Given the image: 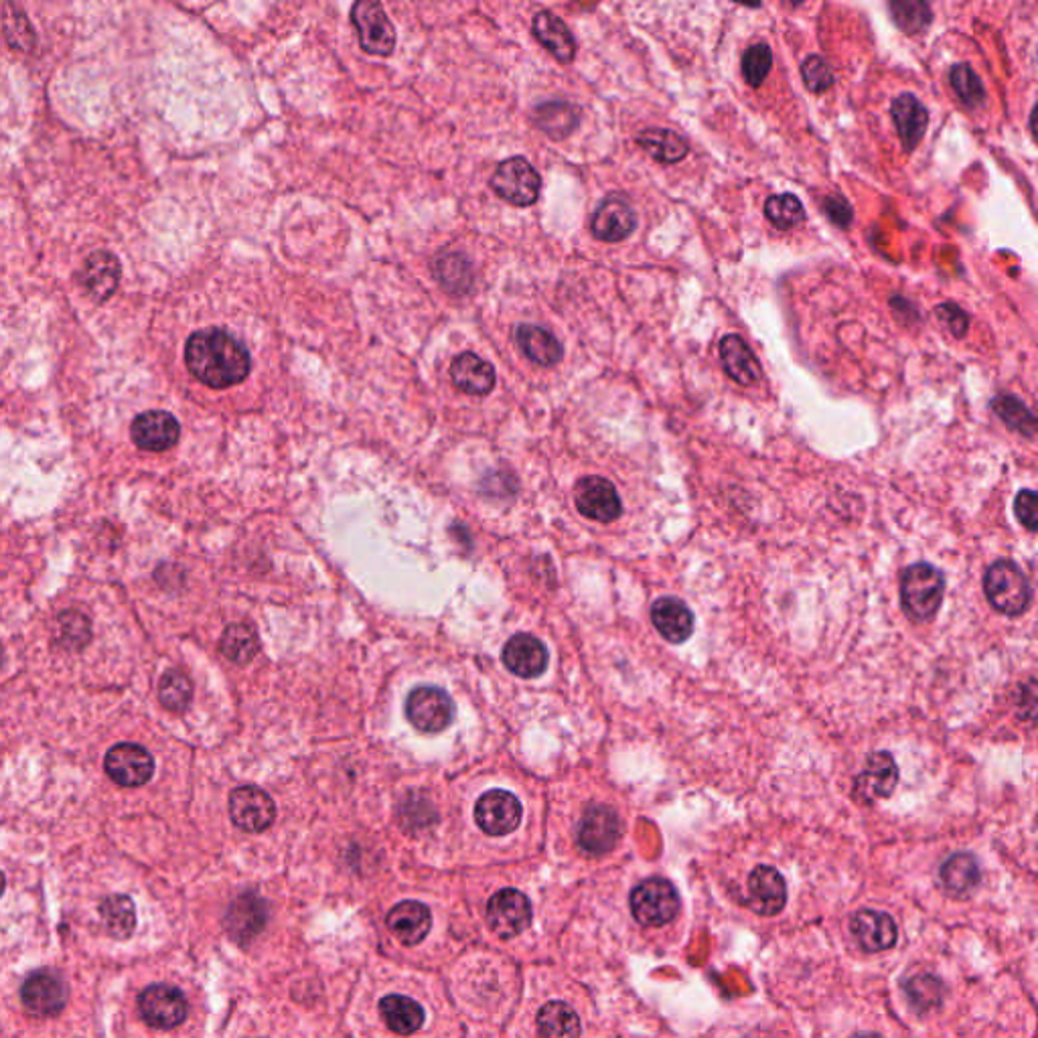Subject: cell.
Here are the masks:
<instances>
[{"instance_id": "1", "label": "cell", "mask_w": 1038, "mask_h": 1038, "mask_svg": "<svg viewBox=\"0 0 1038 1038\" xmlns=\"http://www.w3.org/2000/svg\"><path fill=\"white\" fill-rule=\"evenodd\" d=\"M186 363L197 380L213 390L238 386L252 371L248 347L218 327L201 329L187 339Z\"/></svg>"}, {"instance_id": "2", "label": "cell", "mask_w": 1038, "mask_h": 1038, "mask_svg": "<svg viewBox=\"0 0 1038 1038\" xmlns=\"http://www.w3.org/2000/svg\"><path fill=\"white\" fill-rule=\"evenodd\" d=\"M946 578L927 562L912 565L900 577V602L915 623L931 621L944 602Z\"/></svg>"}, {"instance_id": "3", "label": "cell", "mask_w": 1038, "mask_h": 1038, "mask_svg": "<svg viewBox=\"0 0 1038 1038\" xmlns=\"http://www.w3.org/2000/svg\"><path fill=\"white\" fill-rule=\"evenodd\" d=\"M984 590L994 609L1008 617L1027 611L1032 600V587L1027 575L1012 560H998L986 570Z\"/></svg>"}, {"instance_id": "4", "label": "cell", "mask_w": 1038, "mask_h": 1038, "mask_svg": "<svg viewBox=\"0 0 1038 1038\" xmlns=\"http://www.w3.org/2000/svg\"><path fill=\"white\" fill-rule=\"evenodd\" d=\"M489 187L516 208H530L542 191V177L536 167L523 157H511L497 164L496 173L489 181Z\"/></svg>"}, {"instance_id": "5", "label": "cell", "mask_w": 1038, "mask_h": 1038, "mask_svg": "<svg viewBox=\"0 0 1038 1038\" xmlns=\"http://www.w3.org/2000/svg\"><path fill=\"white\" fill-rule=\"evenodd\" d=\"M631 911L635 919L647 927L671 924L680 912L678 890L666 878L643 880L631 892Z\"/></svg>"}, {"instance_id": "6", "label": "cell", "mask_w": 1038, "mask_h": 1038, "mask_svg": "<svg viewBox=\"0 0 1038 1038\" xmlns=\"http://www.w3.org/2000/svg\"><path fill=\"white\" fill-rule=\"evenodd\" d=\"M351 23L356 27L359 46L378 58L392 56L396 47V29L386 9L376 0H359L351 7Z\"/></svg>"}, {"instance_id": "7", "label": "cell", "mask_w": 1038, "mask_h": 1038, "mask_svg": "<svg viewBox=\"0 0 1038 1038\" xmlns=\"http://www.w3.org/2000/svg\"><path fill=\"white\" fill-rule=\"evenodd\" d=\"M140 1016L152 1028L179 1027L187 1018V1000L181 990L169 984H152L139 998Z\"/></svg>"}, {"instance_id": "8", "label": "cell", "mask_w": 1038, "mask_h": 1038, "mask_svg": "<svg viewBox=\"0 0 1038 1038\" xmlns=\"http://www.w3.org/2000/svg\"><path fill=\"white\" fill-rule=\"evenodd\" d=\"M406 716L420 732H440L452 722L455 706L440 688L420 686L406 700Z\"/></svg>"}, {"instance_id": "9", "label": "cell", "mask_w": 1038, "mask_h": 1038, "mask_svg": "<svg viewBox=\"0 0 1038 1038\" xmlns=\"http://www.w3.org/2000/svg\"><path fill=\"white\" fill-rule=\"evenodd\" d=\"M487 921L499 937H518L530 927V900L516 889L499 890L487 905Z\"/></svg>"}, {"instance_id": "10", "label": "cell", "mask_w": 1038, "mask_h": 1038, "mask_svg": "<svg viewBox=\"0 0 1038 1038\" xmlns=\"http://www.w3.org/2000/svg\"><path fill=\"white\" fill-rule=\"evenodd\" d=\"M230 816L240 830L260 834L272 826L277 818V806L266 791L246 785L231 794Z\"/></svg>"}, {"instance_id": "11", "label": "cell", "mask_w": 1038, "mask_h": 1038, "mask_svg": "<svg viewBox=\"0 0 1038 1038\" xmlns=\"http://www.w3.org/2000/svg\"><path fill=\"white\" fill-rule=\"evenodd\" d=\"M21 1000L31 1015L56 1016L66 1008L68 986L56 971L39 969L24 980Z\"/></svg>"}, {"instance_id": "12", "label": "cell", "mask_w": 1038, "mask_h": 1038, "mask_svg": "<svg viewBox=\"0 0 1038 1038\" xmlns=\"http://www.w3.org/2000/svg\"><path fill=\"white\" fill-rule=\"evenodd\" d=\"M577 508L585 518L595 519L600 523H611L621 516L623 506L621 497L617 493L615 485L605 477H585L575 489Z\"/></svg>"}, {"instance_id": "13", "label": "cell", "mask_w": 1038, "mask_h": 1038, "mask_svg": "<svg viewBox=\"0 0 1038 1038\" xmlns=\"http://www.w3.org/2000/svg\"><path fill=\"white\" fill-rule=\"evenodd\" d=\"M621 838V819L607 806H589L578 824V844L592 856L611 852Z\"/></svg>"}, {"instance_id": "14", "label": "cell", "mask_w": 1038, "mask_h": 1038, "mask_svg": "<svg viewBox=\"0 0 1038 1038\" xmlns=\"http://www.w3.org/2000/svg\"><path fill=\"white\" fill-rule=\"evenodd\" d=\"M521 804L518 797L503 789L487 791L475 806L477 826L489 836H508L521 821Z\"/></svg>"}, {"instance_id": "15", "label": "cell", "mask_w": 1038, "mask_h": 1038, "mask_svg": "<svg viewBox=\"0 0 1038 1038\" xmlns=\"http://www.w3.org/2000/svg\"><path fill=\"white\" fill-rule=\"evenodd\" d=\"M106 773L122 787H140L149 784L154 773V761L147 749L132 742L116 745L114 749L106 755Z\"/></svg>"}, {"instance_id": "16", "label": "cell", "mask_w": 1038, "mask_h": 1038, "mask_svg": "<svg viewBox=\"0 0 1038 1038\" xmlns=\"http://www.w3.org/2000/svg\"><path fill=\"white\" fill-rule=\"evenodd\" d=\"M637 228V213L623 196H609L600 201L590 220V231L600 242L619 243Z\"/></svg>"}, {"instance_id": "17", "label": "cell", "mask_w": 1038, "mask_h": 1038, "mask_svg": "<svg viewBox=\"0 0 1038 1038\" xmlns=\"http://www.w3.org/2000/svg\"><path fill=\"white\" fill-rule=\"evenodd\" d=\"M130 435H132L134 445L140 449L162 452L177 445L181 427L173 415L162 412V410H150L134 418Z\"/></svg>"}, {"instance_id": "18", "label": "cell", "mask_w": 1038, "mask_h": 1038, "mask_svg": "<svg viewBox=\"0 0 1038 1038\" xmlns=\"http://www.w3.org/2000/svg\"><path fill=\"white\" fill-rule=\"evenodd\" d=\"M899 784V767L887 750H880L868 757L865 771L856 777V796L865 801L889 797Z\"/></svg>"}, {"instance_id": "19", "label": "cell", "mask_w": 1038, "mask_h": 1038, "mask_svg": "<svg viewBox=\"0 0 1038 1038\" xmlns=\"http://www.w3.org/2000/svg\"><path fill=\"white\" fill-rule=\"evenodd\" d=\"M750 909L762 917H773L787 902L785 878L773 866H757L749 877Z\"/></svg>"}, {"instance_id": "20", "label": "cell", "mask_w": 1038, "mask_h": 1038, "mask_svg": "<svg viewBox=\"0 0 1038 1038\" xmlns=\"http://www.w3.org/2000/svg\"><path fill=\"white\" fill-rule=\"evenodd\" d=\"M890 116L899 132L902 149L912 152L924 140L929 127V112L924 102L912 93H900L890 104Z\"/></svg>"}, {"instance_id": "21", "label": "cell", "mask_w": 1038, "mask_h": 1038, "mask_svg": "<svg viewBox=\"0 0 1038 1038\" xmlns=\"http://www.w3.org/2000/svg\"><path fill=\"white\" fill-rule=\"evenodd\" d=\"M450 380L457 390L469 396H487L496 388V368L473 351H465L450 363Z\"/></svg>"}, {"instance_id": "22", "label": "cell", "mask_w": 1038, "mask_h": 1038, "mask_svg": "<svg viewBox=\"0 0 1038 1038\" xmlns=\"http://www.w3.org/2000/svg\"><path fill=\"white\" fill-rule=\"evenodd\" d=\"M503 663L519 678H538L548 668V651L533 635L519 633L503 647Z\"/></svg>"}, {"instance_id": "23", "label": "cell", "mask_w": 1038, "mask_h": 1038, "mask_svg": "<svg viewBox=\"0 0 1038 1038\" xmlns=\"http://www.w3.org/2000/svg\"><path fill=\"white\" fill-rule=\"evenodd\" d=\"M720 361L730 380L740 386H755L761 380L762 368L752 349L740 335H727L720 341Z\"/></svg>"}, {"instance_id": "24", "label": "cell", "mask_w": 1038, "mask_h": 1038, "mask_svg": "<svg viewBox=\"0 0 1038 1038\" xmlns=\"http://www.w3.org/2000/svg\"><path fill=\"white\" fill-rule=\"evenodd\" d=\"M516 343L531 363L542 368H555L565 356V347L558 341V337L540 325H518Z\"/></svg>"}, {"instance_id": "25", "label": "cell", "mask_w": 1038, "mask_h": 1038, "mask_svg": "<svg viewBox=\"0 0 1038 1038\" xmlns=\"http://www.w3.org/2000/svg\"><path fill=\"white\" fill-rule=\"evenodd\" d=\"M651 621L669 643H683L693 633V615L683 600L663 597L651 607Z\"/></svg>"}, {"instance_id": "26", "label": "cell", "mask_w": 1038, "mask_h": 1038, "mask_svg": "<svg viewBox=\"0 0 1038 1038\" xmlns=\"http://www.w3.org/2000/svg\"><path fill=\"white\" fill-rule=\"evenodd\" d=\"M531 31H533V37L540 41V46L546 47L560 63H572L577 58V39L555 12H536Z\"/></svg>"}, {"instance_id": "27", "label": "cell", "mask_w": 1038, "mask_h": 1038, "mask_svg": "<svg viewBox=\"0 0 1038 1038\" xmlns=\"http://www.w3.org/2000/svg\"><path fill=\"white\" fill-rule=\"evenodd\" d=\"M120 282V262L110 252H93L88 256L86 265L81 268V285L90 292V297L98 302H104L114 295Z\"/></svg>"}, {"instance_id": "28", "label": "cell", "mask_w": 1038, "mask_h": 1038, "mask_svg": "<svg viewBox=\"0 0 1038 1038\" xmlns=\"http://www.w3.org/2000/svg\"><path fill=\"white\" fill-rule=\"evenodd\" d=\"M386 921L393 937H398V941H402L405 946H416L430 931L432 917L427 905L416 902V900H405L393 907Z\"/></svg>"}, {"instance_id": "29", "label": "cell", "mask_w": 1038, "mask_h": 1038, "mask_svg": "<svg viewBox=\"0 0 1038 1038\" xmlns=\"http://www.w3.org/2000/svg\"><path fill=\"white\" fill-rule=\"evenodd\" d=\"M852 934L866 951L878 954L895 946L897 925L887 912L860 911L854 915Z\"/></svg>"}, {"instance_id": "30", "label": "cell", "mask_w": 1038, "mask_h": 1038, "mask_svg": "<svg viewBox=\"0 0 1038 1038\" xmlns=\"http://www.w3.org/2000/svg\"><path fill=\"white\" fill-rule=\"evenodd\" d=\"M266 924V905L254 892H246L231 902L226 927L240 944L254 939Z\"/></svg>"}, {"instance_id": "31", "label": "cell", "mask_w": 1038, "mask_h": 1038, "mask_svg": "<svg viewBox=\"0 0 1038 1038\" xmlns=\"http://www.w3.org/2000/svg\"><path fill=\"white\" fill-rule=\"evenodd\" d=\"M635 140L653 161L661 164L681 162L690 152V142L669 128H646Z\"/></svg>"}, {"instance_id": "32", "label": "cell", "mask_w": 1038, "mask_h": 1038, "mask_svg": "<svg viewBox=\"0 0 1038 1038\" xmlns=\"http://www.w3.org/2000/svg\"><path fill=\"white\" fill-rule=\"evenodd\" d=\"M533 122L542 130L546 137L552 140H565L577 130L580 124V110L577 106L555 100L536 106Z\"/></svg>"}, {"instance_id": "33", "label": "cell", "mask_w": 1038, "mask_h": 1038, "mask_svg": "<svg viewBox=\"0 0 1038 1038\" xmlns=\"http://www.w3.org/2000/svg\"><path fill=\"white\" fill-rule=\"evenodd\" d=\"M432 275L450 295H465L473 289V265L459 252H445L432 260Z\"/></svg>"}, {"instance_id": "34", "label": "cell", "mask_w": 1038, "mask_h": 1038, "mask_svg": "<svg viewBox=\"0 0 1038 1038\" xmlns=\"http://www.w3.org/2000/svg\"><path fill=\"white\" fill-rule=\"evenodd\" d=\"M380 1015L388 1028L402 1037L415 1035L416 1030L425 1025L422 1006L400 994H390L381 1000Z\"/></svg>"}, {"instance_id": "35", "label": "cell", "mask_w": 1038, "mask_h": 1038, "mask_svg": "<svg viewBox=\"0 0 1038 1038\" xmlns=\"http://www.w3.org/2000/svg\"><path fill=\"white\" fill-rule=\"evenodd\" d=\"M939 877L949 892L966 895L980 882V866L971 854H954L951 858H947L946 865L941 866Z\"/></svg>"}, {"instance_id": "36", "label": "cell", "mask_w": 1038, "mask_h": 1038, "mask_svg": "<svg viewBox=\"0 0 1038 1038\" xmlns=\"http://www.w3.org/2000/svg\"><path fill=\"white\" fill-rule=\"evenodd\" d=\"M538 1032L542 1038H577L580 1020L568 1004L548 1002L538 1012Z\"/></svg>"}, {"instance_id": "37", "label": "cell", "mask_w": 1038, "mask_h": 1038, "mask_svg": "<svg viewBox=\"0 0 1038 1038\" xmlns=\"http://www.w3.org/2000/svg\"><path fill=\"white\" fill-rule=\"evenodd\" d=\"M992 410L1006 427L1025 435L1027 439H1035L1037 416L1032 415V410H1028V406L1022 400H1018L1010 393H1000L992 400Z\"/></svg>"}, {"instance_id": "38", "label": "cell", "mask_w": 1038, "mask_h": 1038, "mask_svg": "<svg viewBox=\"0 0 1038 1038\" xmlns=\"http://www.w3.org/2000/svg\"><path fill=\"white\" fill-rule=\"evenodd\" d=\"M100 915H102L108 934L114 939H128L134 931V925H137L134 902L124 895L106 897L100 905Z\"/></svg>"}, {"instance_id": "39", "label": "cell", "mask_w": 1038, "mask_h": 1038, "mask_svg": "<svg viewBox=\"0 0 1038 1038\" xmlns=\"http://www.w3.org/2000/svg\"><path fill=\"white\" fill-rule=\"evenodd\" d=\"M889 11L895 24L907 36L925 33L934 21V11L924 0H892Z\"/></svg>"}, {"instance_id": "40", "label": "cell", "mask_w": 1038, "mask_h": 1038, "mask_svg": "<svg viewBox=\"0 0 1038 1038\" xmlns=\"http://www.w3.org/2000/svg\"><path fill=\"white\" fill-rule=\"evenodd\" d=\"M221 653L226 658L233 661V663H248L254 659L258 649H260V641H258V635H256L254 629L250 625H230L226 631H223V637H221Z\"/></svg>"}, {"instance_id": "41", "label": "cell", "mask_w": 1038, "mask_h": 1038, "mask_svg": "<svg viewBox=\"0 0 1038 1038\" xmlns=\"http://www.w3.org/2000/svg\"><path fill=\"white\" fill-rule=\"evenodd\" d=\"M765 216L779 230H791L806 220V208L794 193L771 196L765 201Z\"/></svg>"}, {"instance_id": "42", "label": "cell", "mask_w": 1038, "mask_h": 1038, "mask_svg": "<svg viewBox=\"0 0 1038 1038\" xmlns=\"http://www.w3.org/2000/svg\"><path fill=\"white\" fill-rule=\"evenodd\" d=\"M949 81L954 92L958 93L961 104L978 108L986 102V88L980 76L974 71L969 63H958L949 71Z\"/></svg>"}, {"instance_id": "43", "label": "cell", "mask_w": 1038, "mask_h": 1038, "mask_svg": "<svg viewBox=\"0 0 1038 1038\" xmlns=\"http://www.w3.org/2000/svg\"><path fill=\"white\" fill-rule=\"evenodd\" d=\"M193 698V686L181 671H167L159 683V700L167 710L181 712Z\"/></svg>"}, {"instance_id": "44", "label": "cell", "mask_w": 1038, "mask_h": 1038, "mask_svg": "<svg viewBox=\"0 0 1038 1038\" xmlns=\"http://www.w3.org/2000/svg\"><path fill=\"white\" fill-rule=\"evenodd\" d=\"M773 68V51L765 43L749 47L742 56V78L750 88H759Z\"/></svg>"}, {"instance_id": "45", "label": "cell", "mask_w": 1038, "mask_h": 1038, "mask_svg": "<svg viewBox=\"0 0 1038 1038\" xmlns=\"http://www.w3.org/2000/svg\"><path fill=\"white\" fill-rule=\"evenodd\" d=\"M907 996L919 1012H929L944 1000V986L934 976H915L907 981Z\"/></svg>"}, {"instance_id": "46", "label": "cell", "mask_w": 1038, "mask_h": 1038, "mask_svg": "<svg viewBox=\"0 0 1038 1038\" xmlns=\"http://www.w3.org/2000/svg\"><path fill=\"white\" fill-rule=\"evenodd\" d=\"M59 631H61L63 646L70 647V649H80L90 641L92 627H90V621H88L86 615L70 611L63 612L59 617Z\"/></svg>"}, {"instance_id": "47", "label": "cell", "mask_w": 1038, "mask_h": 1038, "mask_svg": "<svg viewBox=\"0 0 1038 1038\" xmlns=\"http://www.w3.org/2000/svg\"><path fill=\"white\" fill-rule=\"evenodd\" d=\"M801 78L809 92L821 93L834 86V71L821 56H809L801 66Z\"/></svg>"}, {"instance_id": "48", "label": "cell", "mask_w": 1038, "mask_h": 1038, "mask_svg": "<svg viewBox=\"0 0 1038 1038\" xmlns=\"http://www.w3.org/2000/svg\"><path fill=\"white\" fill-rule=\"evenodd\" d=\"M935 315L939 321L946 323L947 329L951 331L954 337H966L969 329V317L968 312L964 311L958 305L954 302H944V305H937L935 307Z\"/></svg>"}, {"instance_id": "49", "label": "cell", "mask_w": 1038, "mask_h": 1038, "mask_svg": "<svg viewBox=\"0 0 1038 1038\" xmlns=\"http://www.w3.org/2000/svg\"><path fill=\"white\" fill-rule=\"evenodd\" d=\"M1015 511L1016 518H1018V521H1020L1027 530H1037V493H1035V491H1030V489L1020 491L1015 499Z\"/></svg>"}, {"instance_id": "50", "label": "cell", "mask_w": 1038, "mask_h": 1038, "mask_svg": "<svg viewBox=\"0 0 1038 1038\" xmlns=\"http://www.w3.org/2000/svg\"><path fill=\"white\" fill-rule=\"evenodd\" d=\"M824 211L838 228H848L854 220L852 206L840 196H828L824 201Z\"/></svg>"}, {"instance_id": "51", "label": "cell", "mask_w": 1038, "mask_h": 1038, "mask_svg": "<svg viewBox=\"0 0 1038 1038\" xmlns=\"http://www.w3.org/2000/svg\"><path fill=\"white\" fill-rule=\"evenodd\" d=\"M4 887H7V880H4V875L0 872V895L4 892Z\"/></svg>"}, {"instance_id": "52", "label": "cell", "mask_w": 1038, "mask_h": 1038, "mask_svg": "<svg viewBox=\"0 0 1038 1038\" xmlns=\"http://www.w3.org/2000/svg\"><path fill=\"white\" fill-rule=\"evenodd\" d=\"M854 1038H880L877 1035H856Z\"/></svg>"}, {"instance_id": "53", "label": "cell", "mask_w": 1038, "mask_h": 1038, "mask_svg": "<svg viewBox=\"0 0 1038 1038\" xmlns=\"http://www.w3.org/2000/svg\"><path fill=\"white\" fill-rule=\"evenodd\" d=\"M0 666H2V649H0Z\"/></svg>"}]
</instances>
